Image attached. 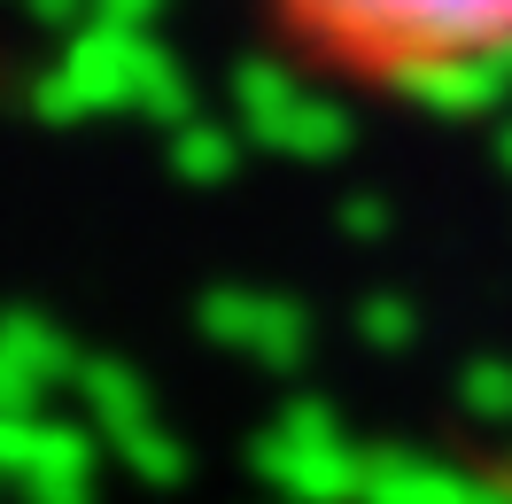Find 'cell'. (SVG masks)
<instances>
[{"instance_id": "obj_1", "label": "cell", "mask_w": 512, "mask_h": 504, "mask_svg": "<svg viewBox=\"0 0 512 504\" xmlns=\"http://www.w3.org/2000/svg\"><path fill=\"white\" fill-rule=\"evenodd\" d=\"M319 63L381 86H466L512 63V0H272Z\"/></svg>"}]
</instances>
